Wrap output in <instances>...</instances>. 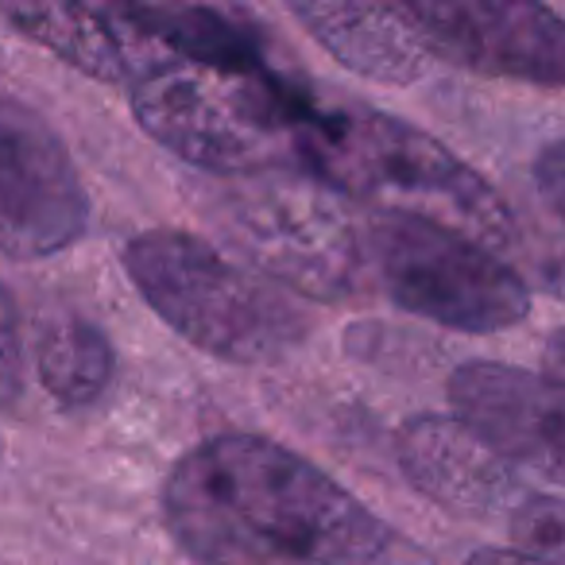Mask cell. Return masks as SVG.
<instances>
[{"instance_id":"cell-1","label":"cell","mask_w":565,"mask_h":565,"mask_svg":"<svg viewBox=\"0 0 565 565\" xmlns=\"http://www.w3.org/2000/svg\"><path fill=\"white\" fill-rule=\"evenodd\" d=\"M163 515L202 565H434L318 465L256 434L190 449L163 484Z\"/></svg>"},{"instance_id":"cell-2","label":"cell","mask_w":565,"mask_h":565,"mask_svg":"<svg viewBox=\"0 0 565 565\" xmlns=\"http://www.w3.org/2000/svg\"><path fill=\"white\" fill-rule=\"evenodd\" d=\"M299 163L372 213L441 225L492 252L515 244V217L492 182L399 117L318 105L299 136Z\"/></svg>"},{"instance_id":"cell-3","label":"cell","mask_w":565,"mask_h":565,"mask_svg":"<svg viewBox=\"0 0 565 565\" xmlns=\"http://www.w3.org/2000/svg\"><path fill=\"white\" fill-rule=\"evenodd\" d=\"M132 109L151 140L221 179L287 171L318 102L275 71L217 74L179 58L132 82Z\"/></svg>"},{"instance_id":"cell-4","label":"cell","mask_w":565,"mask_h":565,"mask_svg":"<svg viewBox=\"0 0 565 565\" xmlns=\"http://www.w3.org/2000/svg\"><path fill=\"white\" fill-rule=\"evenodd\" d=\"M125 267L148 307L217 361L271 364L307 341V318L279 287L190 233H140L128 241Z\"/></svg>"},{"instance_id":"cell-5","label":"cell","mask_w":565,"mask_h":565,"mask_svg":"<svg viewBox=\"0 0 565 565\" xmlns=\"http://www.w3.org/2000/svg\"><path fill=\"white\" fill-rule=\"evenodd\" d=\"M213 225L259 271L307 299H353L369 271L364 233L345 205L291 171L225 179L213 194Z\"/></svg>"},{"instance_id":"cell-6","label":"cell","mask_w":565,"mask_h":565,"mask_svg":"<svg viewBox=\"0 0 565 565\" xmlns=\"http://www.w3.org/2000/svg\"><path fill=\"white\" fill-rule=\"evenodd\" d=\"M364 252L403 310L461 333H495L523 322L531 291L500 252L415 217L372 213Z\"/></svg>"},{"instance_id":"cell-7","label":"cell","mask_w":565,"mask_h":565,"mask_svg":"<svg viewBox=\"0 0 565 565\" xmlns=\"http://www.w3.org/2000/svg\"><path fill=\"white\" fill-rule=\"evenodd\" d=\"M86 221L89 198L66 143L35 109L0 97V256H55Z\"/></svg>"},{"instance_id":"cell-8","label":"cell","mask_w":565,"mask_h":565,"mask_svg":"<svg viewBox=\"0 0 565 565\" xmlns=\"http://www.w3.org/2000/svg\"><path fill=\"white\" fill-rule=\"evenodd\" d=\"M430 55L465 71L557 89L565 82V24L546 4L515 0H411L399 4Z\"/></svg>"},{"instance_id":"cell-9","label":"cell","mask_w":565,"mask_h":565,"mask_svg":"<svg viewBox=\"0 0 565 565\" xmlns=\"http://www.w3.org/2000/svg\"><path fill=\"white\" fill-rule=\"evenodd\" d=\"M457 423L495 457L531 469L557 488L562 480V392L550 380L511 364L477 361L449 380Z\"/></svg>"},{"instance_id":"cell-10","label":"cell","mask_w":565,"mask_h":565,"mask_svg":"<svg viewBox=\"0 0 565 565\" xmlns=\"http://www.w3.org/2000/svg\"><path fill=\"white\" fill-rule=\"evenodd\" d=\"M403 477L426 495L461 515H503L526 500L523 472L495 457L457 418L426 415L399 434Z\"/></svg>"},{"instance_id":"cell-11","label":"cell","mask_w":565,"mask_h":565,"mask_svg":"<svg viewBox=\"0 0 565 565\" xmlns=\"http://www.w3.org/2000/svg\"><path fill=\"white\" fill-rule=\"evenodd\" d=\"M0 17L97 82L132 86L171 58L128 20L125 4H0Z\"/></svg>"},{"instance_id":"cell-12","label":"cell","mask_w":565,"mask_h":565,"mask_svg":"<svg viewBox=\"0 0 565 565\" xmlns=\"http://www.w3.org/2000/svg\"><path fill=\"white\" fill-rule=\"evenodd\" d=\"M295 20L353 74L384 86H411L430 71V47L399 4H291Z\"/></svg>"},{"instance_id":"cell-13","label":"cell","mask_w":565,"mask_h":565,"mask_svg":"<svg viewBox=\"0 0 565 565\" xmlns=\"http://www.w3.org/2000/svg\"><path fill=\"white\" fill-rule=\"evenodd\" d=\"M128 20L171 58L217 74L271 71L264 43L252 28L236 24L228 12L194 9V4H125Z\"/></svg>"},{"instance_id":"cell-14","label":"cell","mask_w":565,"mask_h":565,"mask_svg":"<svg viewBox=\"0 0 565 565\" xmlns=\"http://www.w3.org/2000/svg\"><path fill=\"white\" fill-rule=\"evenodd\" d=\"M35 369L58 403H94L113 380V349L86 318H51L35 338Z\"/></svg>"},{"instance_id":"cell-15","label":"cell","mask_w":565,"mask_h":565,"mask_svg":"<svg viewBox=\"0 0 565 565\" xmlns=\"http://www.w3.org/2000/svg\"><path fill=\"white\" fill-rule=\"evenodd\" d=\"M562 500L557 495H526L515 508V539L523 542V554L539 557V562L562 565Z\"/></svg>"},{"instance_id":"cell-16","label":"cell","mask_w":565,"mask_h":565,"mask_svg":"<svg viewBox=\"0 0 565 565\" xmlns=\"http://www.w3.org/2000/svg\"><path fill=\"white\" fill-rule=\"evenodd\" d=\"M24 330H20V310L4 287H0V407L20 399L24 392Z\"/></svg>"},{"instance_id":"cell-17","label":"cell","mask_w":565,"mask_h":565,"mask_svg":"<svg viewBox=\"0 0 565 565\" xmlns=\"http://www.w3.org/2000/svg\"><path fill=\"white\" fill-rule=\"evenodd\" d=\"M539 174H542V190H546V202H550V210H562V151H557V143L554 148L542 156V163H539Z\"/></svg>"},{"instance_id":"cell-18","label":"cell","mask_w":565,"mask_h":565,"mask_svg":"<svg viewBox=\"0 0 565 565\" xmlns=\"http://www.w3.org/2000/svg\"><path fill=\"white\" fill-rule=\"evenodd\" d=\"M465 565H550V562H539V557L523 554V550H480Z\"/></svg>"}]
</instances>
